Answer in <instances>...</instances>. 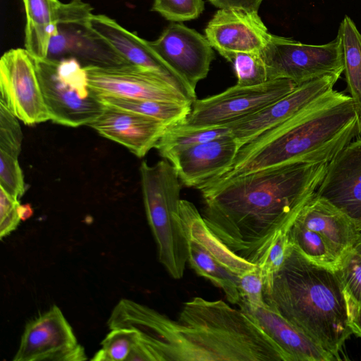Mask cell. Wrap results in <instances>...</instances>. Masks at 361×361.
Listing matches in <instances>:
<instances>
[{"instance_id":"31","label":"cell","mask_w":361,"mask_h":361,"mask_svg":"<svg viewBox=\"0 0 361 361\" xmlns=\"http://www.w3.org/2000/svg\"><path fill=\"white\" fill-rule=\"evenodd\" d=\"M232 63L238 85L254 86L269 80L261 53H238Z\"/></svg>"},{"instance_id":"13","label":"cell","mask_w":361,"mask_h":361,"mask_svg":"<svg viewBox=\"0 0 361 361\" xmlns=\"http://www.w3.org/2000/svg\"><path fill=\"white\" fill-rule=\"evenodd\" d=\"M341 76L326 75L297 85L291 92L261 109L226 126L239 148L264 132L298 113L317 98L334 90Z\"/></svg>"},{"instance_id":"24","label":"cell","mask_w":361,"mask_h":361,"mask_svg":"<svg viewBox=\"0 0 361 361\" xmlns=\"http://www.w3.org/2000/svg\"><path fill=\"white\" fill-rule=\"evenodd\" d=\"M98 95L104 104L152 117L168 127L185 121L190 113L192 104L106 94Z\"/></svg>"},{"instance_id":"18","label":"cell","mask_w":361,"mask_h":361,"mask_svg":"<svg viewBox=\"0 0 361 361\" xmlns=\"http://www.w3.org/2000/svg\"><path fill=\"white\" fill-rule=\"evenodd\" d=\"M87 126L140 158L155 148L168 127L152 117L106 104L102 113Z\"/></svg>"},{"instance_id":"2","label":"cell","mask_w":361,"mask_h":361,"mask_svg":"<svg viewBox=\"0 0 361 361\" xmlns=\"http://www.w3.org/2000/svg\"><path fill=\"white\" fill-rule=\"evenodd\" d=\"M328 164L279 166L216 180L200 190L202 218L230 250L255 263L266 243L316 194Z\"/></svg>"},{"instance_id":"7","label":"cell","mask_w":361,"mask_h":361,"mask_svg":"<svg viewBox=\"0 0 361 361\" xmlns=\"http://www.w3.org/2000/svg\"><path fill=\"white\" fill-rule=\"evenodd\" d=\"M297 85L275 79L254 86L235 85L224 92L195 99L183 123L190 126H223L250 115L291 92Z\"/></svg>"},{"instance_id":"1","label":"cell","mask_w":361,"mask_h":361,"mask_svg":"<svg viewBox=\"0 0 361 361\" xmlns=\"http://www.w3.org/2000/svg\"><path fill=\"white\" fill-rule=\"evenodd\" d=\"M107 325L135 331L146 361H287L253 317L221 300L193 298L173 320L147 305L121 299Z\"/></svg>"},{"instance_id":"28","label":"cell","mask_w":361,"mask_h":361,"mask_svg":"<svg viewBox=\"0 0 361 361\" xmlns=\"http://www.w3.org/2000/svg\"><path fill=\"white\" fill-rule=\"evenodd\" d=\"M290 224L291 223L279 229L259 251L255 259V263L264 278V296L269 293L274 276L292 246L288 236Z\"/></svg>"},{"instance_id":"26","label":"cell","mask_w":361,"mask_h":361,"mask_svg":"<svg viewBox=\"0 0 361 361\" xmlns=\"http://www.w3.org/2000/svg\"><path fill=\"white\" fill-rule=\"evenodd\" d=\"M337 35L341 42L347 90L361 115V33L352 19L345 16Z\"/></svg>"},{"instance_id":"16","label":"cell","mask_w":361,"mask_h":361,"mask_svg":"<svg viewBox=\"0 0 361 361\" xmlns=\"http://www.w3.org/2000/svg\"><path fill=\"white\" fill-rule=\"evenodd\" d=\"M316 194L343 212L361 232V138L329 163Z\"/></svg>"},{"instance_id":"10","label":"cell","mask_w":361,"mask_h":361,"mask_svg":"<svg viewBox=\"0 0 361 361\" xmlns=\"http://www.w3.org/2000/svg\"><path fill=\"white\" fill-rule=\"evenodd\" d=\"M89 87L97 94L192 103L159 74L130 63L84 66Z\"/></svg>"},{"instance_id":"20","label":"cell","mask_w":361,"mask_h":361,"mask_svg":"<svg viewBox=\"0 0 361 361\" xmlns=\"http://www.w3.org/2000/svg\"><path fill=\"white\" fill-rule=\"evenodd\" d=\"M295 219L319 233L340 261L353 249L360 233L343 212L317 194L302 207Z\"/></svg>"},{"instance_id":"40","label":"cell","mask_w":361,"mask_h":361,"mask_svg":"<svg viewBox=\"0 0 361 361\" xmlns=\"http://www.w3.org/2000/svg\"><path fill=\"white\" fill-rule=\"evenodd\" d=\"M353 250L361 255V232L355 245L353 247Z\"/></svg>"},{"instance_id":"39","label":"cell","mask_w":361,"mask_h":361,"mask_svg":"<svg viewBox=\"0 0 361 361\" xmlns=\"http://www.w3.org/2000/svg\"><path fill=\"white\" fill-rule=\"evenodd\" d=\"M18 214L22 221L29 219L33 214V209L29 204H20L18 206Z\"/></svg>"},{"instance_id":"36","label":"cell","mask_w":361,"mask_h":361,"mask_svg":"<svg viewBox=\"0 0 361 361\" xmlns=\"http://www.w3.org/2000/svg\"><path fill=\"white\" fill-rule=\"evenodd\" d=\"M19 201L13 199L0 188V238L16 229L21 221L18 214Z\"/></svg>"},{"instance_id":"9","label":"cell","mask_w":361,"mask_h":361,"mask_svg":"<svg viewBox=\"0 0 361 361\" xmlns=\"http://www.w3.org/2000/svg\"><path fill=\"white\" fill-rule=\"evenodd\" d=\"M87 357L56 305L29 321L13 361H84Z\"/></svg>"},{"instance_id":"32","label":"cell","mask_w":361,"mask_h":361,"mask_svg":"<svg viewBox=\"0 0 361 361\" xmlns=\"http://www.w3.org/2000/svg\"><path fill=\"white\" fill-rule=\"evenodd\" d=\"M204 8L203 0H154L152 10L172 22L197 18Z\"/></svg>"},{"instance_id":"23","label":"cell","mask_w":361,"mask_h":361,"mask_svg":"<svg viewBox=\"0 0 361 361\" xmlns=\"http://www.w3.org/2000/svg\"><path fill=\"white\" fill-rule=\"evenodd\" d=\"M231 134L227 126L195 127L183 122L167 127L155 148L161 157L171 161L178 154L199 144Z\"/></svg>"},{"instance_id":"12","label":"cell","mask_w":361,"mask_h":361,"mask_svg":"<svg viewBox=\"0 0 361 361\" xmlns=\"http://www.w3.org/2000/svg\"><path fill=\"white\" fill-rule=\"evenodd\" d=\"M151 46L168 66L195 92L197 82L205 78L214 58L205 36L179 23H171Z\"/></svg>"},{"instance_id":"4","label":"cell","mask_w":361,"mask_h":361,"mask_svg":"<svg viewBox=\"0 0 361 361\" xmlns=\"http://www.w3.org/2000/svg\"><path fill=\"white\" fill-rule=\"evenodd\" d=\"M266 302L335 357L352 334L336 270L314 263L292 246L274 276Z\"/></svg>"},{"instance_id":"8","label":"cell","mask_w":361,"mask_h":361,"mask_svg":"<svg viewBox=\"0 0 361 361\" xmlns=\"http://www.w3.org/2000/svg\"><path fill=\"white\" fill-rule=\"evenodd\" d=\"M0 104L26 125L50 120L33 59L11 49L0 60Z\"/></svg>"},{"instance_id":"17","label":"cell","mask_w":361,"mask_h":361,"mask_svg":"<svg viewBox=\"0 0 361 361\" xmlns=\"http://www.w3.org/2000/svg\"><path fill=\"white\" fill-rule=\"evenodd\" d=\"M240 148L232 134L195 145L178 154L171 163L184 185L198 190L226 174Z\"/></svg>"},{"instance_id":"15","label":"cell","mask_w":361,"mask_h":361,"mask_svg":"<svg viewBox=\"0 0 361 361\" xmlns=\"http://www.w3.org/2000/svg\"><path fill=\"white\" fill-rule=\"evenodd\" d=\"M204 32L212 48L231 63L238 53H261L271 36L258 12L233 8L218 10Z\"/></svg>"},{"instance_id":"21","label":"cell","mask_w":361,"mask_h":361,"mask_svg":"<svg viewBox=\"0 0 361 361\" xmlns=\"http://www.w3.org/2000/svg\"><path fill=\"white\" fill-rule=\"evenodd\" d=\"M25 12V49L34 60L49 57L51 39L59 34V0H22Z\"/></svg>"},{"instance_id":"6","label":"cell","mask_w":361,"mask_h":361,"mask_svg":"<svg viewBox=\"0 0 361 361\" xmlns=\"http://www.w3.org/2000/svg\"><path fill=\"white\" fill-rule=\"evenodd\" d=\"M268 79H288L296 85L326 75L343 73L341 42L336 37L320 45L303 44L271 35L261 52Z\"/></svg>"},{"instance_id":"27","label":"cell","mask_w":361,"mask_h":361,"mask_svg":"<svg viewBox=\"0 0 361 361\" xmlns=\"http://www.w3.org/2000/svg\"><path fill=\"white\" fill-rule=\"evenodd\" d=\"M288 236L293 245L309 260L327 268L337 269L340 259L319 233L295 219L288 228Z\"/></svg>"},{"instance_id":"19","label":"cell","mask_w":361,"mask_h":361,"mask_svg":"<svg viewBox=\"0 0 361 361\" xmlns=\"http://www.w3.org/2000/svg\"><path fill=\"white\" fill-rule=\"evenodd\" d=\"M241 310L250 314L277 344L287 361H332L335 357L267 305L250 307L240 301Z\"/></svg>"},{"instance_id":"38","label":"cell","mask_w":361,"mask_h":361,"mask_svg":"<svg viewBox=\"0 0 361 361\" xmlns=\"http://www.w3.org/2000/svg\"><path fill=\"white\" fill-rule=\"evenodd\" d=\"M349 326L352 333L361 337V305L348 307Z\"/></svg>"},{"instance_id":"25","label":"cell","mask_w":361,"mask_h":361,"mask_svg":"<svg viewBox=\"0 0 361 361\" xmlns=\"http://www.w3.org/2000/svg\"><path fill=\"white\" fill-rule=\"evenodd\" d=\"M188 262L190 267L199 276L221 288L231 303L238 304L240 300L238 287L239 276L207 252L196 242L192 240H188Z\"/></svg>"},{"instance_id":"5","label":"cell","mask_w":361,"mask_h":361,"mask_svg":"<svg viewBox=\"0 0 361 361\" xmlns=\"http://www.w3.org/2000/svg\"><path fill=\"white\" fill-rule=\"evenodd\" d=\"M144 206L154 238L158 259L174 279L183 276L188 258V242L180 216L181 184L168 160L140 167Z\"/></svg>"},{"instance_id":"34","label":"cell","mask_w":361,"mask_h":361,"mask_svg":"<svg viewBox=\"0 0 361 361\" xmlns=\"http://www.w3.org/2000/svg\"><path fill=\"white\" fill-rule=\"evenodd\" d=\"M23 133L17 117L0 104V150L18 158Z\"/></svg>"},{"instance_id":"29","label":"cell","mask_w":361,"mask_h":361,"mask_svg":"<svg viewBox=\"0 0 361 361\" xmlns=\"http://www.w3.org/2000/svg\"><path fill=\"white\" fill-rule=\"evenodd\" d=\"M139 341L137 333L131 329H114L105 336L101 348L91 359L92 361H128Z\"/></svg>"},{"instance_id":"30","label":"cell","mask_w":361,"mask_h":361,"mask_svg":"<svg viewBox=\"0 0 361 361\" xmlns=\"http://www.w3.org/2000/svg\"><path fill=\"white\" fill-rule=\"evenodd\" d=\"M346 297L348 308L361 305V255L353 249L341 259L336 269Z\"/></svg>"},{"instance_id":"22","label":"cell","mask_w":361,"mask_h":361,"mask_svg":"<svg viewBox=\"0 0 361 361\" xmlns=\"http://www.w3.org/2000/svg\"><path fill=\"white\" fill-rule=\"evenodd\" d=\"M179 211L187 239L196 242L229 270L240 276L257 267L235 254L216 236L192 202L180 200Z\"/></svg>"},{"instance_id":"37","label":"cell","mask_w":361,"mask_h":361,"mask_svg":"<svg viewBox=\"0 0 361 361\" xmlns=\"http://www.w3.org/2000/svg\"><path fill=\"white\" fill-rule=\"evenodd\" d=\"M215 7L258 12L262 0H209Z\"/></svg>"},{"instance_id":"35","label":"cell","mask_w":361,"mask_h":361,"mask_svg":"<svg viewBox=\"0 0 361 361\" xmlns=\"http://www.w3.org/2000/svg\"><path fill=\"white\" fill-rule=\"evenodd\" d=\"M238 292L240 300L250 307L267 305L264 299V281L258 267L238 276Z\"/></svg>"},{"instance_id":"33","label":"cell","mask_w":361,"mask_h":361,"mask_svg":"<svg viewBox=\"0 0 361 361\" xmlns=\"http://www.w3.org/2000/svg\"><path fill=\"white\" fill-rule=\"evenodd\" d=\"M0 185L10 197L18 201L25 191L18 158L2 150H0Z\"/></svg>"},{"instance_id":"3","label":"cell","mask_w":361,"mask_h":361,"mask_svg":"<svg viewBox=\"0 0 361 361\" xmlns=\"http://www.w3.org/2000/svg\"><path fill=\"white\" fill-rule=\"evenodd\" d=\"M360 135L361 115L353 100L332 90L243 146L219 180L279 166L329 164Z\"/></svg>"},{"instance_id":"14","label":"cell","mask_w":361,"mask_h":361,"mask_svg":"<svg viewBox=\"0 0 361 361\" xmlns=\"http://www.w3.org/2000/svg\"><path fill=\"white\" fill-rule=\"evenodd\" d=\"M34 61L49 118L54 123L69 127L87 126L102 113L105 104L97 94L84 96L60 78L57 59L48 57Z\"/></svg>"},{"instance_id":"11","label":"cell","mask_w":361,"mask_h":361,"mask_svg":"<svg viewBox=\"0 0 361 361\" xmlns=\"http://www.w3.org/2000/svg\"><path fill=\"white\" fill-rule=\"evenodd\" d=\"M85 28L93 41L106 46L126 63L159 74L192 102L197 99L196 93L161 58L149 41L103 14L92 13L86 20Z\"/></svg>"}]
</instances>
